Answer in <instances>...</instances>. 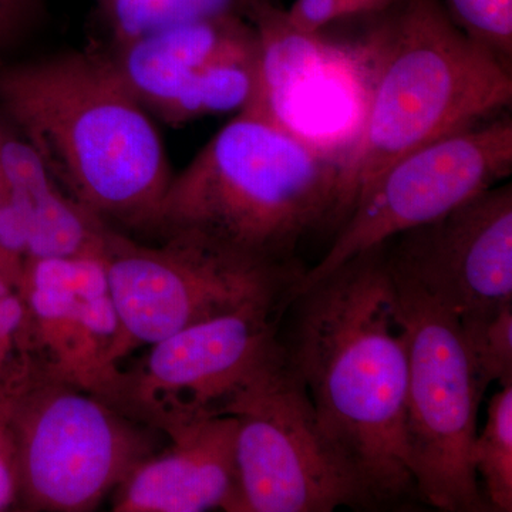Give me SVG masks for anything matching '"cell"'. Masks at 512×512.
I'll return each mask as SVG.
<instances>
[{
  "label": "cell",
  "mask_w": 512,
  "mask_h": 512,
  "mask_svg": "<svg viewBox=\"0 0 512 512\" xmlns=\"http://www.w3.org/2000/svg\"><path fill=\"white\" fill-rule=\"evenodd\" d=\"M460 332L481 389L512 384V303L460 316Z\"/></svg>",
  "instance_id": "obj_18"
},
{
  "label": "cell",
  "mask_w": 512,
  "mask_h": 512,
  "mask_svg": "<svg viewBox=\"0 0 512 512\" xmlns=\"http://www.w3.org/2000/svg\"><path fill=\"white\" fill-rule=\"evenodd\" d=\"M394 271L457 313L512 303V184L501 183L439 220L386 242Z\"/></svg>",
  "instance_id": "obj_13"
},
{
  "label": "cell",
  "mask_w": 512,
  "mask_h": 512,
  "mask_svg": "<svg viewBox=\"0 0 512 512\" xmlns=\"http://www.w3.org/2000/svg\"><path fill=\"white\" fill-rule=\"evenodd\" d=\"M19 507V470L8 416L0 399V512Z\"/></svg>",
  "instance_id": "obj_22"
},
{
  "label": "cell",
  "mask_w": 512,
  "mask_h": 512,
  "mask_svg": "<svg viewBox=\"0 0 512 512\" xmlns=\"http://www.w3.org/2000/svg\"><path fill=\"white\" fill-rule=\"evenodd\" d=\"M478 483L491 511H512V384L488 403L487 420L471 450Z\"/></svg>",
  "instance_id": "obj_17"
},
{
  "label": "cell",
  "mask_w": 512,
  "mask_h": 512,
  "mask_svg": "<svg viewBox=\"0 0 512 512\" xmlns=\"http://www.w3.org/2000/svg\"><path fill=\"white\" fill-rule=\"evenodd\" d=\"M2 64H3V60H2V59H0V66H2Z\"/></svg>",
  "instance_id": "obj_25"
},
{
  "label": "cell",
  "mask_w": 512,
  "mask_h": 512,
  "mask_svg": "<svg viewBox=\"0 0 512 512\" xmlns=\"http://www.w3.org/2000/svg\"><path fill=\"white\" fill-rule=\"evenodd\" d=\"M252 23L261 43V89L251 110L345 160L366 110L367 73L359 45L293 28L281 2L259 9Z\"/></svg>",
  "instance_id": "obj_12"
},
{
  "label": "cell",
  "mask_w": 512,
  "mask_h": 512,
  "mask_svg": "<svg viewBox=\"0 0 512 512\" xmlns=\"http://www.w3.org/2000/svg\"><path fill=\"white\" fill-rule=\"evenodd\" d=\"M389 268L409 352L404 447L419 498L440 511H491L471 461L485 392L464 348L460 320Z\"/></svg>",
  "instance_id": "obj_7"
},
{
  "label": "cell",
  "mask_w": 512,
  "mask_h": 512,
  "mask_svg": "<svg viewBox=\"0 0 512 512\" xmlns=\"http://www.w3.org/2000/svg\"><path fill=\"white\" fill-rule=\"evenodd\" d=\"M0 109L74 201L117 231L151 238L173 168L106 49L2 64Z\"/></svg>",
  "instance_id": "obj_2"
},
{
  "label": "cell",
  "mask_w": 512,
  "mask_h": 512,
  "mask_svg": "<svg viewBox=\"0 0 512 512\" xmlns=\"http://www.w3.org/2000/svg\"><path fill=\"white\" fill-rule=\"evenodd\" d=\"M16 289L10 285L8 279L5 278L2 274H0V305L5 301L6 298L10 295V293L15 292Z\"/></svg>",
  "instance_id": "obj_24"
},
{
  "label": "cell",
  "mask_w": 512,
  "mask_h": 512,
  "mask_svg": "<svg viewBox=\"0 0 512 512\" xmlns=\"http://www.w3.org/2000/svg\"><path fill=\"white\" fill-rule=\"evenodd\" d=\"M397 0H295L286 9V19L301 32H322L326 26L357 16L380 15Z\"/></svg>",
  "instance_id": "obj_20"
},
{
  "label": "cell",
  "mask_w": 512,
  "mask_h": 512,
  "mask_svg": "<svg viewBox=\"0 0 512 512\" xmlns=\"http://www.w3.org/2000/svg\"><path fill=\"white\" fill-rule=\"evenodd\" d=\"M49 0H0V59L49 23Z\"/></svg>",
  "instance_id": "obj_21"
},
{
  "label": "cell",
  "mask_w": 512,
  "mask_h": 512,
  "mask_svg": "<svg viewBox=\"0 0 512 512\" xmlns=\"http://www.w3.org/2000/svg\"><path fill=\"white\" fill-rule=\"evenodd\" d=\"M451 20L512 70V0H440Z\"/></svg>",
  "instance_id": "obj_19"
},
{
  "label": "cell",
  "mask_w": 512,
  "mask_h": 512,
  "mask_svg": "<svg viewBox=\"0 0 512 512\" xmlns=\"http://www.w3.org/2000/svg\"><path fill=\"white\" fill-rule=\"evenodd\" d=\"M375 19L359 43L366 110L343 160L335 232L397 158L511 110L512 70L458 28L440 0H397Z\"/></svg>",
  "instance_id": "obj_4"
},
{
  "label": "cell",
  "mask_w": 512,
  "mask_h": 512,
  "mask_svg": "<svg viewBox=\"0 0 512 512\" xmlns=\"http://www.w3.org/2000/svg\"><path fill=\"white\" fill-rule=\"evenodd\" d=\"M289 303H255L154 343L137 369L124 372L119 409L158 431L195 414H218L278 340Z\"/></svg>",
  "instance_id": "obj_11"
},
{
  "label": "cell",
  "mask_w": 512,
  "mask_h": 512,
  "mask_svg": "<svg viewBox=\"0 0 512 512\" xmlns=\"http://www.w3.org/2000/svg\"><path fill=\"white\" fill-rule=\"evenodd\" d=\"M104 264L120 322L117 363L204 320L255 303L291 302L306 271L241 258L195 239L144 244L111 227Z\"/></svg>",
  "instance_id": "obj_8"
},
{
  "label": "cell",
  "mask_w": 512,
  "mask_h": 512,
  "mask_svg": "<svg viewBox=\"0 0 512 512\" xmlns=\"http://www.w3.org/2000/svg\"><path fill=\"white\" fill-rule=\"evenodd\" d=\"M25 511L87 512L158 450L160 431L16 352L0 392Z\"/></svg>",
  "instance_id": "obj_5"
},
{
  "label": "cell",
  "mask_w": 512,
  "mask_h": 512,
  "mask_svg": "<svg viewBox=\"0 0 512 512\" xmlns=\"http://www.w3.org/2000/svg\"><path fill=\"white\" fill-rule=\"evenodd\" d=\"M218 414L238 421L235 512L367 510L278 338Z\"/></svg>",
  "instance_id": "obj_6"
},
{
  "label": "cell",
  "mask_w": 512,
  "mask_h": 512,
  "mask_svg": "<svg viewBox=\"0 0 512 512\" xmlns=\"http://www.w3.org/2000/svg\"><path fill=\"white\" fill-rule=\"evenodd\" d=\"M282 342L367 510L419 498L404 447L409 352L386 242L296 292Z\"/></svg>",
  "instance_id": "obj_1"
},
{
  "label": "cell",
  "mask_w": 512,
  "mask_h": 512,
  "mask_svg": "<svg viewBox=\"0 0 512 512\" xmlns=\"http://www.w3.org/2000/svg\"><path fill=\"white\" fill-rule=\"evenodd\" d=\"M109 45L190 20L238 16L252 22L256 13L279 0H90Z\"/></svg>",
  "instance_id": "obj_16"
},
{
  "label": "cell",
  "mask_w": 512,
  "mask_h": 512,
  "mask_svg": "<svg viewBox=\"0 0 512 512\" xmlns=\"http://www.w3.org/2000/svg\"><path fill=\"white\" fill-rule=\"evenodd\" d=\"M342 164L259 111H241L174 174L151 238L299 265L303 239L333 231Z\"/></svg>",
  "instance_id": "obj_3"
},
{
  "label": "cell",
  "mask_w": 512,
  "mask_h": 512,
  "mask_svg": "<svg viewBox=\"0 0 512 512\" xmlns=\"http://www.w3.org/2000/svg\"><path fill=\"white\" fill-rule=\"evenodd\" d=\"M258 42L254 23L217 16L154 30L109 45L106 52L144 109L167 124L178 101L207 67Z\"/></svg>",
  "instance_id": "obj_15"
},
{
  "label": "cell",
  "mask_w": 512,
  "mask_h": 512,
  "mask_svg": "<svg viewBox=\"0 0 512 512\" xmlns=\"http://www.w3.org/2000/svg\"><path fill=\"white\" fill-rule=\"evenodd\" d=\"M18 292L25 308L18 350L50 376L119 409L120 322L104 255L26 261Z\"/></svg>",
  "instance_id": "obj_10"
},
{
  "label": "cell",
  "mask_w": 512,
  "mask_h": 512,
  "mask_svg": "<svg viewBox=\"0 0 512 512\" xmlns=\"http://www.w3.org/2000/svg\"><path fill=\"white\" fill-rule=\"evenodd\" d=\"M511 174L510 111L397 158L360 192L332 245L306 269L295 293L360 252L439 220Z\"/></svg>",
  "instance_id": "obj_9"
},
{
  "label": "cell",
  "mask_w": 512,
  "mask_h": 512,
  "mask_svg": "<svg viewBox=\"0 0 512 512\" xmlns=\"http://www.w3.org/2000/svg\"><path fill=\"white\" fill-rule=\"evenodd\" d=\"M23 315L25 308L19 292L10 293L0 305V392L10 363L18 352V335Z\"/></svg>",
  "instance_id": "obj_23"
},
{
  "label": "cell",
  "mask_w": 512,
  "mask_h": 512,
  "mask_svg": "<svg viewBox=\"0 0 512 512\" xmlns=\"http://www.w3.org/2000/svg\"><path fill=\"white\" fill-rule=\"evenodd\" d=\"M238 421L201 413L165 424L168 440L114 491L116 512H235Z\"/></svg>",
  "instance_id": "obj_14"
}]
</instances>
